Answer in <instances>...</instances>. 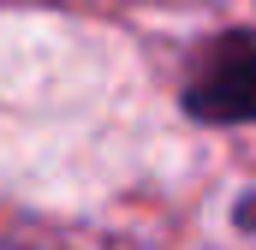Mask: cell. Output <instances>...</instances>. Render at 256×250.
<instances>
[{
	"label": "cell",
	"mask_w": 256,
	"mask_h": 250,
	"mask_svg": "<svg viewBox=\"0 0 256 250\" xmlns=\"http://www.w3.org/2000/svg\"><path fill=\"white\" fill-rule=\"evenodd\" d=\"M179 102L202 125H256V30H220L202 42Z\"/></svg>",
	"instance_id": "cell-1"
},
{
	"label": "cell",
	"mask_w": 256,
	"mask_h": 250,
	"mask_svg": "<svg viewBox=\"0 0 256 250\" xmlns=\"http://www.w3.org/2000/svg\"><path fill=\"white\" fill-rule=\"evenodd\" d=\"M232 220H238V226H244V232H256V185L244 190V196H238V202H232Z\"/></svg>",
	"instance_id": "cell-2"
}]
</instances>
